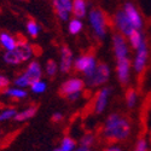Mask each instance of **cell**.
<instances>
[{"instance_id":"12","label":"cell","mask_w":151,"mask_h":151,"mask_svg":"<svg viewBox=\"0 0 151 151\" xmlns=\"http://www.w3.org/2000/svg\"><path fill=\"white\" fill-rule=\"evenodd\" d=\"M73 67V51L68 46H62L60 48V64L59 69L62 73H69Z\"/></svg>"},{"instance_id":"29","label":"cell","mask_w":151,"mask_h":151,"mask_svg":"<svg viewBox=\"0 0 151 151\" xmlns=\"http://www.w3.org/2000/svg\"><path fill=\"white\" fill-rule=\"evenodd\" d=\"M14 83H15V85L17 86V88H22V90H24V87H27V86H30V83H29L28 79H27L26 76H24V74L19 75V76H18L17 79H15Z\"/></svg>"},{"instance_id":"31","label":"cell","mask_w":151,"mask_h":151,"mask_svg":"<svg viewBox=\"0 0 151 151\" xmlns=\"http://www.w3.org/2000/svg\"><path fill=\"white\" fill-rule=\"evenodd\" d=\"M146 150H147V143H146V140L144 139V138H140L135 144L134 151H146Z\"/></svg>"},{"instance_id":"2","label":"cell","mask_w":151,"mask_h":151,"mask_svg":"<svg viewBox=\"0 0 151 151\" xmlns=\"http://www.w3.org/2000/svg\"><path fill=\"white\" fill-rule=\"evenodd\" d=\"M90 24L96 34L98 39H103L106 35V26H108V21L106 16L104 14V11L99 7H94L90 11Z\"/></svg>"},{"instance_id":"20","label":"cell","mask_w":151,"mask_h":151,"mask_svg":"<svg viewBox=\"0 0 151 151\" xmlns=\"http://www.w3.org/2000/svg\"><path fill=\"white\" fill-rule=\"evenodd\" d=\"M4 60H5V63H7V64H10V65H18V64H21V63H23L19 55L16 51V48L14 50V51L5 52Z\"/></svg>"},{"instance_id":"17","label":"cell","mask_w":151,"mask_h":151,"mask_svg":"<svg viewBox=\"0 0 151 151\" xmlns=\"http://www.w3.org/2000/svg\"><path fill=\"white\" fill-rule=\"evenodd\" d=\"M37 112V105H33V106H29L27 108L26 110H23L21 112H17L16 116H15V121L17 122H23V121H27L32 117H34Z\"/></svg>"},{"instance_id":"3","label":"cell","mask_w":151,"mask_h":151,"mask_svg":"<svg viewBox=\"0 0 151 151\" xmlns=\"http://www.w3.org/2000/svg\"><path fill=\"white\" fill-rule=\"evenodd\" d=\"M109 79H110L109 65H106L105 63H99L94 70V73L92 74V76L85 79L83 82H85V85L90 86V87H96L99 85H104L105 82H108Z\"/></svg>"},{"instance_id":"25","label":"cell","mask_w":151,"mask_h":151,"mask_svg":"<svg viewBox=\"0 0 151 151\" xmlns=\"http://www.w3.org/2000/svg\"><path fill=\"white\" fill-rule=\"evenodd\" d=\"M27 32H28V34L32 37H36L37 35H39V33H40V26L35 21L30 19L27 23Z\"/></svg>"},{"instance_id":"6","label":"cell","mask_w":151,"mask_h":151,"mask_svg":"<svg viewBox=\"0 0 151 151\" xmlns=\"http://www.w3.org/2000/svg\"><path fill=\"white\" fill-rule=\"evenodd\" d=\"M114 19H115V27L119 29V32L122 36H128L129 37V35L135 30L132 26V23L129 22V19L127 18V16L124 15L123 10H119L116 12Z\"/></svg>"},{"instance_id":"14","label":"cell","mask_w":151,"mask_h":151,"mask_svg":"<svg viewBox=\"0 0 151 151\" xmlns=\"http://www.w3.org/2000/svg\"><path fill=\"white\" fill-rule=\"evenodd\" d=\"M16 51L19 55L22 62H27L33 56V47L24 40H17V47Z\"/></svg>"},{"instance_id":"26","label":"cell","mask_w":151,"mask_h":151,"mask_svg":"<svg viewBox=\"0 0 151 151\" xmlns=\"http://www.w3.org/2000/svg\"><path fill=\"white\" fill-rule=\"evenodd\" d=\"M30 88H32V92H33V93L41 94V93H44V92L46 91L47 85H46V82H44L42 80H40V81L34 82V83L30 86Z\"/></svg>"},{"instance_id":"28","label":"cell","mask_w":151,"mask_h":151,"mask_svg":"<svg viewBox=\"0 0 151 151\" xmlns=\"http://www.w3.org/2000/svg\"><path fill=\"white\" fill-rule=\"evenodd\" d=\"M17 114V111L15 109H6L4 111L0 112V122L3 121H7V120H11V119H15Z\"/></svg>"},{"instance_id":"33","label":"cell","mask_w":151,"mask_h":151,"mask_svg":"<svg viewBox=\"0 0 151 151\" xmlns=\"http://www.w3.org/2000/svg\"><path fill=\"white\" fill-rule=\"evenodd\" d=\"M69 15L70 14H68V12H57V16H58V18L60 21H68L69 19Z\"/></svg>"},{"instance_id":"35","label":"cell","mask_w":151,"mask_h":151,"mask_svg":"<svg viewBox=\"0 0 151 151\" xmlns=\"http://www.w3.org/2000/svg\"><path fill=\"white\" fill-rule=\"evenodd\" d=\"M68 100H70V102H75V100H78L80 98V93H74V94H70L67 97Z\"/></svg>"},{"instance_id":"23","label":"cell","mask_w":151,"mask_h":151,"mask_svg":"<svg viewBox=\"0 0 151 151\" xmlns=\"http://www.w3.org/2000/svg\"><path fill=\"white\" fill-rule=\"evenodd\" d=\"M75 147H76V143H75V140L70 137L63 138V140L60 143V146H59V149L62 151H74Z\"/></svg>"},{"instance_id":"21","label":"cell","mask_w":151,"mask_h":151,"mask_svg":"<svg viewBox=\"0 0 151 151\" xmlns=\"http://www.w3.org/2000/svg\"><path fill=\"white\" fill-rule=\"evenodd\" d=\"M129 44H131V46L133 47V48H138L140 45H142V42L145 40L144 39V36H143V33L140 32V30H134L131 35H129Z\"/></svg>"},{"instance_id":"5","label":"cell","mask_w":151,"mask_h":151,"mask_svg":"<svg viewBox=\"0 0 151 151\" xmlns=\"http://www.w3.org/2000/svg\"><path fill=\"white\" fill-rule=\"evenodd\" d=\"M147 59H149V47H147L146 40H144L142 45L137 48L135 57L133 60V69L137 74H140L144 71Z\"/></svg>"},{"instance_id":"1","label":"cell","mask_w":151,"mask_h":151,"mask_svg":"<svg viewBox=\"0 0 151 151\" xmlns=\"http://www.w3.org/2000/svg\"><path fill=\"white\" fill-rule=\"evenodd\" d=\"M131 133V123L117 112L109 115L105 121L103 134L110 140H124Z\"/></svg>"},{"instance_id":"15","label":"cell","mask_w":151,"mask_h":151,"mask_svg":"<svg viewBox=\"0 0 151 151\" xmlns=\"http://www.w3.org/2000/svg\"><path fill=\"white\" fill-rule=\"evenodd\" d=\"M0 45L6 50V52H10V51H14L17 47V40L9 33L3 32L0 33Z\"/></svg>"},{"instance_id":"34","label":"cell","mask_w":151,"mask_h":151,"mask_svg":"<svg viewBox=\"0 0 151 151\" xmlns=\"http://www.w3.org/2000/svg\"><path fill=\"white\" fill-rule=\"evenodd\" d=\"M63 120V114L62 112H55V114L52 115V121L53 122H59Z\"/></svg>"},{"instance_id":"4","label":"cell","mask_w":151,"mask_h":151,"mask_svg":"<svg viewBox=\"0 0 151 151\" xmlns=\"http://www.w3.org/2000/svg\"><path fill=\"white\" fill-rule=\"evenodd\" d=\"M73 65L76 71H81L85 75V79L92 76V74L94 73L96 68H97V59L91 56V55H85L81 56L79 58H76L74 60Z\"/></svg>"},{"instance_id":"36","label":"cell","mask_w":151,"mask_h":151,"mask_svg":"<svg viewBox=\"0 0 151 151\" xmlns=\"http://www.w3.org/2000/svg\"><path fill=\"white\" fill-rule=\"evenodd\" d=\"M104 151H122V149L119 146H110V147H106Z\"/></svg>"},{"instance_id":"10","label":"cell","mask_w":151,"mask_h":151,"mask_svg":"<svg viewBox=\"0 0 151 151\" xmlns=\"http://www.w3.org/2000/svg\"><path fill=\"white\" fill-rule=\"evenodd\" d=\"M112 46H114V53L116 59L128 57V46L126 42L124 36H122L120 33L114 34L112 36Z\"/></svg>"},{"instance_id":"30","label":"cell","mask_w":151,"mask_h":151,"mask_svg":"<svg viewBox=\"0 0 151 151\" xmlns=\"http://www.w3.org/2000/svg\"><path fill=\"white\" fill-rule=\"evenodd\" d=\"M57 69H58V65H57V63L55 60H48L46 63V74L48 75V76H53V75H56Z\"/></svg>"},{"instance_id":"38","label":"cell","mask_w":151,"mask_h":151,"mask_svg":"<svg viewBox=\"0 0 151 151\" xmlns=\"http://www.w3.org/2000/svg\"><path fill=\"white\" fill-rule=\"evenodd\" d=\"M53 151H62V150H60V149H59V147H57V149H55V150H53Z\"/></svg>"},{"instance_id":"37","label":"cell","mask_w":151,"mask_h":151,"mask_svg":"<svg viewBox=\"0 0 151 151\" xmlns=\"http://www.w3.org/2000/svg\"><path fill=\"white\" fill-rule=\"evenodd\" d=\"M74 151H92L90 147H83V146H80V147H78V149H75Z\"/></svg>"},{"instance_id":"19","label":"cell","mask_w":151,"mask_h":151,"mask_svg":"<svg viewBox=\"0 0 151 151\" xmlns=\"http://www.w3.org/2000/svg\"><path fill=\"white\" fill-rule=\"evenodd\" d=\"M4 94L11 98H15V99H22V98H26L28 93L26 90L17 88V87H9V88L4 91Z\"/></svg>"},{"instance_id":"27","label":"cell","mask_w":151,"mask_h":151,"mask_svg":"<svg viewBox=\"0 0 151 151\" xmlns=\"http://www.w3.org/2000/svg\"><path fill=\"white\" fill-rule=\"evenodd\" d=\"M94 143V135L92 133H87L85 134L82 138H81V140H80V145L83 146V147H90L93 145Z\"/></svg>"},{"instance_id":"7","label":"cell","mask_w":151,"mask_h":151,"mask_svg":"<svg viewBox=\"0 0 151 151\" xmlns=\"http://www.w3.org/2000/svg\"><path fill=\"white\" fill-rule=\"evenodd\" d=\"M116 73L121 85H127L131 78V59L124 57L116 59Z\"/></svg>"},{"instance_id":"18","label":"cell","mask_w":151,"mask_h":151,"mask_svg":"<svg viewBox=\"0 0 151 151\" xmlns=\"http://www.w3.org/2000/svg\"><path fill=\"white\" fill-rule=\"evenodd\" d=\"M56 12H73V1L71 0H53L52 1Z\"/></svg>"},{"instance_id":"9","label":"cell","mask_w":151,"mask_h":151,"mask_svg":"<svg viewBox=\"0 0 151 151\" xmlns=\"http://www.w3.org/2000/svg\"><path fill=\"white\" fill-rule=\"evenodd\" d=\"M123 12L127 16L129 22L132 23V26L135 30H140L143 28V18L142 15L139 14V11L137 10V7L132 3H126L123 6Z\"/></svg>"},{"instance_id":"22","label":"cell","mask_w":151,"mask_h":151,"mask_svg":"<svg viewBox=\"0 0 151 151\" xmlns=\"http://www.w3.org/2000/svg\"><path fill=\"white\" fill-rule=\"evenodd\" d=\"M82 27H83V24H82L81 19L73 18V19L69 22L68 30H69V33H70V34H73V35H76V34H79V33L82 30Z\"/></svg>"},{"instance_id":"11","label":"cell","mask_w":151,"mask_h":151,"mask_svg":"<svg viewBox=\"0 0 151 151\" xmlns=\"http://www.w3.org/2000/svg\"><path fill=\"white\" fill-rule=\"evenodd\" d=\"M111 93V88L110 87H103L97 94L96 98V103H94V111L96 114H102V112L105 110L106 104H108V99L110 97Z\"/></svg>"},{"instance_id":"13","label":"cell","mask_w":151,"mask_h":151,"mask_svg":"<svg viewBox=\"0 0 151 151\" xmlns=\"http://www.w3.org/2000/svg\"><path fill=\"white\" fill-rule=\"evenodd\" d=\"M41 67L40 64L37 63L36 60H33L29 63V65L27 67L26 71H24V76H26L30 83V86L36 82V81H40L41 80Z\"/></svg>"},{"instance_id":"8","label":"cell","mask_w":151,"mask_h":151,"mask_svg":"<svg viewBox=\"0 0 151 151\" xmlns=\"http://www.w3.org/2000/svg\"><path fill=\"white\" fill-rule=\"evenodd\" d=\"M83 87H85V82L82 79L71 78L62 85L59 92H60V94L68 97V96L74 94V93H81Z\"/></svg>"},{"instance_id":"32","label":"cell","mask_w":151,"mask_h":151,"mask_svg":"<svg viewBox=\"0 0 151 151\" xmlns=\"http://www.w3.org/2000/svg\"><path fill=\"white\" fill-rule=\"evenodd\" d=\"M10 86V80L4 76V75H0V90H6Z\"/></svg>"},{"instance_id":"16","label":"cell","mask_w":151,"mask_h":151,"mask_svg":"<svg viewBox=\"0 0 151 151\" xmlns=\"http://www.w3.org/2000/svg\"><path fill=\"white\" fill-rule=\"evenodd\" d=\"M73 14L76 19H81L87 14V4L85 0H74L73 1Z\"/></svg>"},{"instance_id":"24","label":"cell","mask_w":151,"mask_h":151,"mask_svg":"<svg viewBox=\"0 0 151 151\" xmlns=\"http://www.w3.org/2000/svg\"><path fill=\"white\" fill-rule=\"evenodd\" d=\"M137 98H138V94L134 88L127 90V92H126V104H127L128 108H133L135 105Z\"/></svg>"}]
</instances>
